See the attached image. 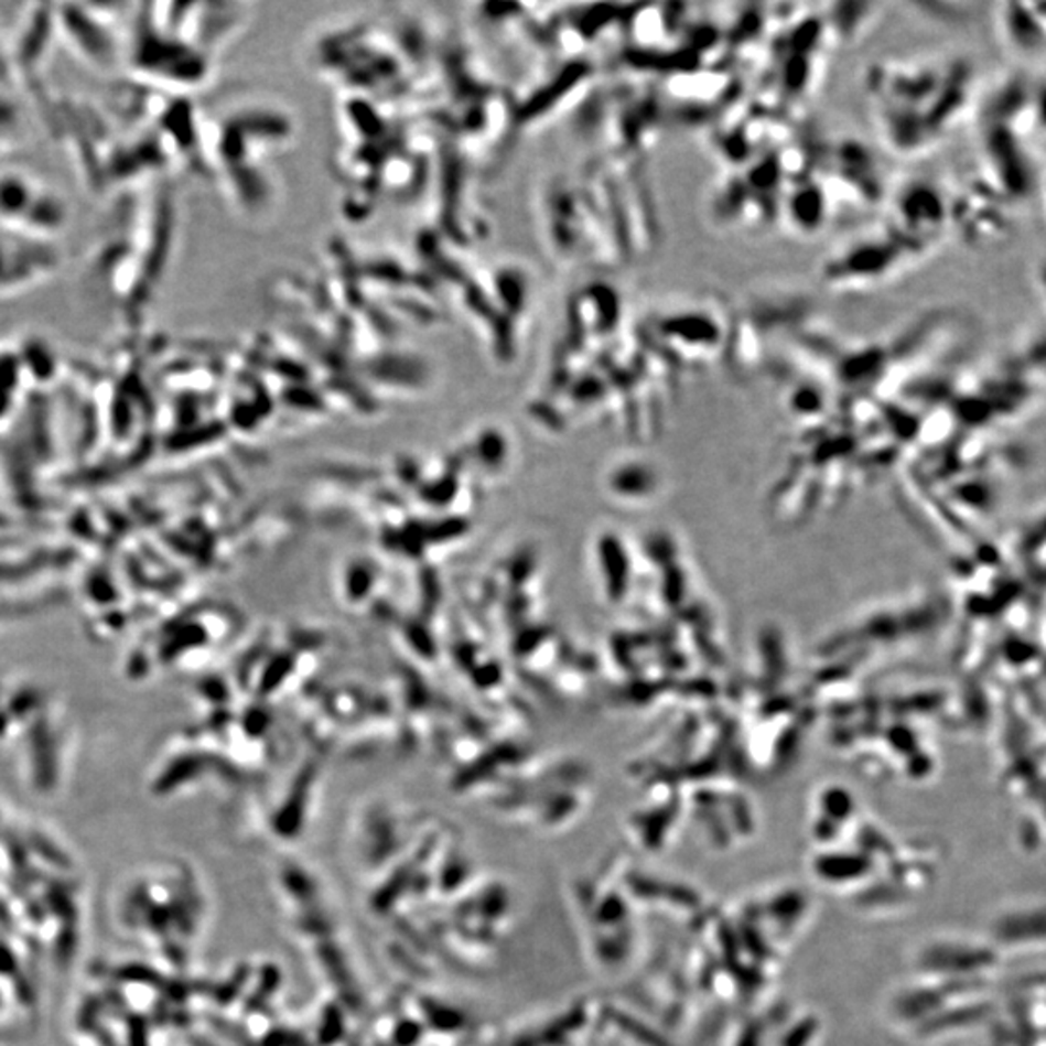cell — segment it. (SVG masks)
<instances>
[{
	"instance_id": "6",
	"label": "cell",
	"mask_w": 1046,
	"mask_h": 1046,
	"mask_svg": "<svg viewBox=\"0 0 1046 1046\" xmlns=\"http://www.w3.org/2000/svg\"><path fill=\"white\" fill-rule=\"evenodd\" d=\"M25 112L12 91H0V158L25 140Z\"/></svg>"
},
{
	"instance_id": "4",
	"label": "cell",
	"mask_w": 1046,
	"mask_h": 1046,
	"mask_svg": "<svg viewBox=\"0 0 1046 1046\" xmlns=\"http://www.w3.org/2000/svg\"><path fill=\"white\" fill-rule=\"evenodd\" d=\"M53 20L64 43L91 66L111 71L125 58V47L117 40L112 20L99 14L94 7H64Z\"/></svg>"
},
{
	"instance_id": "3",
	"label": "cell",
	"mask_w": 1046,
	"mask_h": 1046,
	"mask_svg": "<svg viewBox=\"0 0 1046 1046\" xmlns=\"http://www.w3.org/2000/svg\"><path fill=\"white\" fill-rule=\"evenodd\" d=\"M892 239L894 233L886 227V231L882 229L864 239L846 242L828 258L823 278L833 288H871L886 281L892 273L902 270L903 262H909L907 252L894 248Z\"/></svg>"
},
{
	"instance_id": "5",
	"label": "cell",
	"mask_w": 1046,
	"mask_h": 1046,
	"mask_svg": "<svg viewBox=\"0 0 1046 1046\" xmlns=\"http://www.w3.org/2000/svg\"><path fill=\"white\" fill-rule=\"evenodd\" d=\"M828 208H830V202L826 198V192L820 184L795 186L789 202H785L789 224L802 235H810L823 227L828 219Z\"/></svg>"
},
{
	"instance_id": "2",
	"label": "cell",
	"mask_w": 1046,
	"mask_h": 1046,
	"mask_svg": "<svg viewBox=\"0 0 1046 1046\" xmlns=\"http://www.w3.org/2000/svg\"><path fill=\"white\" fill-rule=\"evenodd\" d=\"M63 268L58 240L0 227V296H17L45 285Z\"/></svg>"
},
{
	"instance_id": "7",
	"label": "cell",
	"mask_w": 1046,
	"mask_h": 1046,
	"mask_svg": "<svg viewBox=\"0 0 1046 1046\" xmlns=\"http://www.w3.org/2000/svg\"><path fill=\"white\" fill-rule=\"evenodd\" d=\"M18 80H20V73H18L17 58L10 53L7 41L0 35V91L17 94Z\"/></svg>"
},
{
	"instance_id": "1",
	"label": "cell",
	"mask_w": 1046,
	"mask_h": 1046,
	"mask_svg": "<svg viewBox=\"0 0 1046 1046\" xmlns=\"http://www.w3.org/2000/svg\"><path fill=\"white\" fill-rule=\"evenodd\" d=\"M71 225V206L45 179L24 169H0V227L58 240Z\"/></svg>"
}]
</instances>
